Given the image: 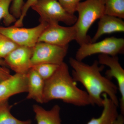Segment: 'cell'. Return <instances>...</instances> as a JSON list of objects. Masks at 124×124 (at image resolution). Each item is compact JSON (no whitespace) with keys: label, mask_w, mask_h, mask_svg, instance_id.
Here are the masks:
<instances>
[{"label":"cell","mask_w":124,"mask_h":124,"mask_svg":"<svg viewBox=\"0 0 124 124\" xmlns=\"http://www.w3.org/2000/svg\"><path fill=\"white\" fill-rule=\"evenodd\" d=\"M99 19L97 30L93 37L91 38V43L96 42L104 34L124 32V22L122 19L104 15Z\"/></svg>","instance_id":"7c38bea8"},{"label":"cell","mask_w":124,"mask_h":124,"mask_svg":"<svg viewBox=\"0 0 124 124\" xmlns=\"http://www.w3.org/2000/svg\"><path fill=\"white\" fill-rule=\"evenodd\" d=\"M11 76L9 70L6 67H0V82L7 79Z\"/></svg>","instance_id":"cb8c5ba5"},{"label":"cell","mask_w":124,"mask_h":124,"mask_svg":"<svg viewBox=\"0 0 124 124\" xmlns=\"http://www.w3.org/2000/svg\"><path fill=\"white\" fill-rule=\"evenodd\" d=\"M31 8L39 15L40 23L50 24L62 22L71 26L77 20V17L67 12L57 0H38Z\"/></svg>","instance_id":"277c9868"},{"label":"cell","mask_w":124,"mask_h":124,"mask_svg":"<svg viewBox=\"0 0 124 124\" xmlns=\"http://www.w3.org/2000/svg\"><path fill=\"white\" fill-rule=\"evenodd\" d=\"M68 50V46H60L46 42H37L33 47L31 67L44 63L60 65L64 62Z\"/></svg>","instance_id":"8992f818"},{"label":"cell","mask_w":124,"mask_h":124,"mask_svg":"<svg viewBox=\"0 0 124 124\" xmlns=\"http://www.w3.org/2000/svg\"><path fill=\"white\" fill-rule=\"evenodd\" d=\"M46 23L31 28L16 27H0V33L6 36L19 46L34 47L38 42L42 32L48 26Z\"/></svg>","instance_id":"52a82bcc"},{"label":"cell","mask_w":124,"mask_h":124,"mask_svg":"<svg viewBox=\"0 0 124 124\" xmlns=\"http://www.w3.org/2000/svg\"><path fill=\"white\" fill-rule=\"evenodd\" d=\"M38 0H27L26 2L24 3L22 8L21 14L20 17L15 23L14 26L21 27L23 25V21L24 18L26 16L28 10Z\"/></svg>","instance_id":"44dd1931"},{"label":"cell","mask_w":124,"mask_h":124,"mask_svg":"<svg viewBox=\"0 0 124 124\" xmlns=\"http://www.w3.org/2000/svg\"><path fill=\"white\" fill-rule=\"evenodd\" d=\"M13 0H0V20H4L5 25L8 26L17 20L9 11L10 5Z\"/></svg>","instance_id":"d6986e66"},{"label":"cell","mask_w":124,"mask_h":124,"mask_svg":"<svg viewBox=\"0 0 124 124\" xmlns=\"http://www.w3.org/2000/svg\"><path fill=\"white\" fill-rule=\"evenodd\" d=\"M54 100L78 107L90 105L86 91L78 87L69 72V67L63 62L51 77L45 81L44 103Z\"/></svg>","instance_id":"7a4b0ae2"},{"label":"cell","mask_w":124,"mask_h":124,"mask_svg":"<svg viewBox=\"0 0 124 124\" xmlns=\"http://www.w3.org/2000/svg\"><path fill=\"white\" fill-rule=\"evenodd\" d=\"M69 63L72 68V76L76 82L82 84L86 89L90 105L102 107V95L106 94L119 107L117 86L102 75L104 66H99L98 60H94L93 64L89 65L72 57L69 58Z\"/></svg>","instance_id":"6da1fadb"},{"label":"cell","mask_w":124,"mask_h":124,"mask_svg":"<svg viewBox=\"0 0 124 124\" xmlns=\"http://www.w3.org/2000/svg\"><path fill=\"white\" fill-rule=\"evenodd\" d=\"M59 65L52 63H44L32 67L44 81L51 77L57 70Z\"/></svg>","instance_id":"ac0fdd59"},{"label":"cell","mask_w":124,"mask_h":124,"mask_svg":"<svg viewBox=\"0 0 124 124\" xmlns=\"http://www.w3.org/2000/svg\"><path fill=\"white\" fill-rule=\"evenodd\" d=\"M19 46L7 36L0 33V58H4Z\"/></svg>","instance_id":"ffe728a7"},{"label":"cell","mask_w":124,"mask_h":124,"mask_svg":"<svg viewBox=\"0 0 124 124\" xmlns=\"http://www.w3.org/2000/svg\"><path fill=\"white\" fill-rule=\"evenodd\" d=\"M124 116L121 114H119L114 124H124Z\"/></svg>","instance_id":"d4e9b609"},{"label":"cell","mask_w":124,"mask_h":124,"mask_svg":"<svg viewBox=\"0 0 124 124\" xmlns=\"http://www.w3.org/2000/svg\"><path fill=\"white\" fill-rule=\"evenodd\" d=\"M124 38L112 37L105 38L99 42L80 46L76 53L75 58L82 61L87 57L96 54L115 56L124 54Z\"/></svg>","instance_id":"5b68a950"},{"label":"cell","mask_w":124,"mask_h":124,"mask_svg":"<svg viewBox=\"0 0 124 124\" xmlns=\"http://www.w3.org/2000/svg\"><path fill=\"white\" fill-rule=\"evenodd\" d=\"M63 8L69 13L75 14L81 0H57Z\"/></svg>","instance_id":"7402d4cb"},{"label":"cell","mask_w":124,"mask_h":124,"mask_svg":"<svg viewBox=\"0 0 124 124\" xmlns=\"http://www.w3.org/2000/svg\"><path fill=\"white\" fill-rule=\"evenodd\" d=\"M33 47L19 46L4 59L7 66L16 73L26 74L32 67L31 59Z\"/></svg>","instance_id":"30bf717a"},{"label":"cell","mask_w":124,"mask_h":124,"mask_svg":"<svg viewBox=\"0 0 124 124\" xmlns=\"http://www.w3.org/2000/svg\"><path fill=\"white\" fill-rule=\"evenodd\" d=\"M8 100L0 102V124H32L31 120H20L14 116L10 112L11 106Z\"/></svg>","instance_id":"2e32d148"},{"label":"cell","mask_w":124,"mask_h":124,"mask_svg":"<svg viewBox=\"0 0 124 124\" xmlns=\"http://www.w3.org/2000/svg\"><path fill=\"white\" fill-rule=\"evenodd\" d=\"M104 15L124 18V0H104Z\"/></svg>","instance_id":"e0dca14e"},{"label":"cell","mask_w":124,"mask_h":124,"mask_svg":"<svg viewBox=\"0 0 124 124\" xmlns=\"http://www.w3.org/2000/svg\"><path fill=\"white\" fill-rule=\"evenodd\" d=\"M76 11L78 17L73 25L76 31V41L80 46L91 43L88 31L93 23L104 15V0H86L80 2Z\"/></svg>","instance_id":"3957f363"},{"label":"cell","mask_w":124,"mask_h":124,"mask_svg":"<svg viewBox=\"0 0 124 124\" xmlns=\"http://www.w3.org/2000/svg\"><path fill=\"white\" fill-rule=\"evenodd\" d=\"M103 99L102 111L97 118L93 117L86 124H114L119 114L118 108L106 94L102 95Z\"/></svg>","instance_id":"5bb4252c"},{"label":"cell","mask_w":124,"mask_h":124,"mask_svg":"<svg viewBox=\"0 0 124 124\" xmlns=\"http://www.w3.org/2000/svg\"><path fill=\"white\" fill-rule=\"evenodd\" d=\"M27 91V73H16L0 82V102L11 96Z\"/></svg>","instance_id":"8fae6325"},{"label":"cell","mask_w":124,"mask_h":124,"mask_svg":"<svg viewBox=\"0 0 124 124\" xmlns=\"http://www.w3.org/2000/svg\"><path fill=\"white\" fill-rule=\"evenodd\" d=\"M76 31L74 25L69 27L59 24H48L42 32L38 42H44L60 46H68L76 39Z\"/></svg>","instance_id":"ba28073f"},{"label":"cell","mask_w":124,"mask_h":124,"mask_svg":"<svg viewBox=\"0 0 124 124\" xmlns=\"http://www.w3.org/2000/svg\"><path fill=\"white\" fill-rule=\"evenodd\" d=\"M27 75L28 93L27 99H33L39 103H44L45 81L32 67L28 71Z\"/></svg>","instance_id":"4fadbf2b"},{"label":"cell","mask_w":124,"mask_h":124,"mask_svg":"<svg viewBox=\"0 0 124 124\" xmlns=\"http://www.w3.org/2000/svg\"><path fill=\"white\" fill-rule=\"evenodd\" d=\"M24 2L23 0H13L10 9V13L16 18H19L21 14L22 8Z\"/></svg>","instance_id":"603a6c76"},{"label":"cell","mask_w":124,"mask_h":124,"mask_svg":"<svg viewBox=\"0 0 124 124\" xmlns=\"http://www.w3.org/2000/svg\"><path fill=\"white\" fill-rule=\"evenodd\" d=\"M99 64L107 66L109 69L106 72V76L110 79L115 78L117 81L118 90L120 94L119 106L121 114L124 115V70L119 62L117 56L100 54L98 56Z\"/></svg>","instance_id":"9c48e42d"},{"label":"cell","mask_w":124,"mask_h":124,"mask_svg":"<svg viewBox=\"0 0 124 124\" xmlns=\"http://www.w3.org/2000/svg\"><path fill=\"white\" fill-rule=\"evenodd\" d=\"M7 65L6 64L4 59L0 58V67H6Z\"/></svg>","instance_id":"484cf974"},{"label":"cell","mask_w":124,"mask_h":124,"mask_svg":"<svg viewBox=\"0 0 124 124\" xmlns=\"http://www.w3.org/2000/svg\"><path fill=\"white\" fill-rule=\"evenodd\" d=\"M33 109L37 124H62L60 115L61 108L58 104H55L49 110L34 104Z\"/></svg>","instance_id":"9a60e30c"}]
</instances>
